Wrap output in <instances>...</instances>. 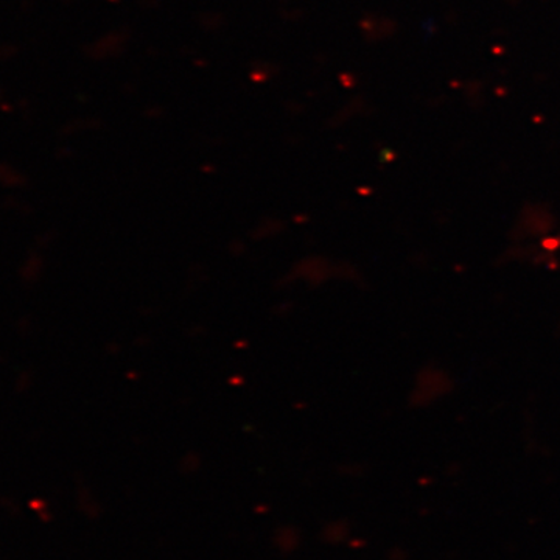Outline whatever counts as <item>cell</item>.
<instances>
[{"label":"cell","instance_id":"obj_1","mask_svg":"<svg viewBox=\"0 0 560 560\" xmlns=\"http://www.w3.org/2000/svg\"><path fill=\"white\" fill-rule=\"evenodd\" d=\"M420 399L430 400L438 399V397L444 396L448 390L447 375L440 371H425L423 372L422 383H420Z\"/></svg>","mask_w":560,"mask_h":560}]
</instances>
